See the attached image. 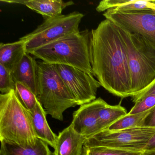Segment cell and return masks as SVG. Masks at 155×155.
Returning <instances> with one entry per match:
<instances>
[{
	"label": "cell",
	"mask_w": 155,
	"mask_h": 155,
	"mask_svg": "<svg viewBox=\"0 0 155 155\" xmlns=\"http://www.w3.org/2000/svg\"><path fill=\"white\" fill-rule=\"evenodd\" d=\"M90 58L92 74L101 87L122 98L131 97L127 44L120 28L109 20L91 30Z\"/></svg>",
	"instance_id": "obj_1"
},
{
	"label": "cell",
	"mask_w": 155,
	"mask_h": 155,
	"mask_svg": "<svg viewBox=\"0 0 155 155\" xmlns=\"http://www.w3.org/2000/svg\"><path fill=\"white\" fill-rule=\"evenodd\" d=\"M0 140L25 147H33L38 144L31 112L14 90L0 94Z\"/></svg>",
	"instance_id": "obj_2"
},
{
	"label": "cell",
	"mask_w": 155,
	"mask_h": 155,
	"mask_svg": "<svg viewBox=\"0 0 155 155\" xmlns=\"http://www.w3.org/2000/svg\"><path fill=\"white\" fill-rule=\"evenodd\" d=\"M90 34L88 30L79 31L37 49L29 54L48 64L66 65L92 73Z\"/></svg>",
	"instance_id": "obj_3"
},
{
	"label": "cell",
	"mask_w": 155,
	"mask_h": 155,
	"mask_svg": "<svg viewBox=\"0 0 155 155\" xmlns=\"http://www.w3.org/2000/svg\"><path fill=\"white\" fill-rule=\"evenodd\" d=\"M38 100L47 114L62 121L64 111L78 106L77 102L59 75L55 65L38 62Z\"/></svg>",
	"instance_id": "obj_4"
},
{
	"label": "cell",
	"mask_w": 155,
	"mask_h": 155,
	"mask_svg": "<svg viewBox=\"0 0 155 155\" xmlns=\"http://www.w3.org/2000/svg\"><path fill=\"white\" fill-rule=\"evenodd\" d=\"M119 28L127 48L132 97L155 79V47L140 35Z\"/></svg>",
	"instance_id": "obj_5"
},
{
	"label": "cell",
	"mask_w": 155,
	"mask_h": 155,
	"mask_svg": "<svg viewBox=\"0 0 155 155\" xmlns=\"http://www.w3.org/2000/svg\"><path fill=\"white\" fill-rule=\"evenodd\" d=\"M84 14L74 12L44 19L32 32L20 38L26 43L28 54L51 42L78 33Z\"/></svg>",
	"instance_id": "obj_6"
},
{
	"label": "cell",
	"mask_w": 155,
	"mask_h": 155,
	"mask_svg": "<svg viewBox=\"0 0 155 155\" xmlns=\"http://www.w3.org/2000/svg\"><path fill=\"white\" fill-rule=\"evenodd\" d=\"M155 128L138 127L117 130H102L87 139L84 147H105L134 151H144Z\"/></svg>",
	"instance_id": "obj_7"
},
{
	"label": "cell",
	"mask_w": 155,
	"mask_h": 155,
	"mask_svg": "<svg viewBox=\"0 0 155 155\" xmlns=\"http://www.w3.org/2000/svg\"><path fill=\"white\" fill-rule=\"evenodd\" d=\"M103 15L128 32L142 36L155 47V8L132 11L110 9Z\"/></svg>",
	"instance_id": "obj_8"
},
{
	"label": "cell",
	"mask_w": 155,
	"mask_h": 155,
	"mask_svg": "<svg viewBox=\"0 0 155 155\" xmlns=\"http://www.w3.org/2000/svg\"><path fill=\"white\" fill-rule=\"evenodd\" d=\"M55 66L78 106H81L96 99L98 89L101 86L92 73L66 65Z\"/></svg>",
	"instance_id": "obj_9"
},
{
	"label": "cell",
	"mask_w": 155,
	"mask_h": 155,
	"mask_svg": "<svg viewBox=\"0 0 155 155\" xmlns=\"http://www.w3.org/2000/svg\"><path fill=\"white\" fill-rule=\"evenodd\" d=\"M106 101L101 98L80 106L73 113L71 125L73 129L86 139L101 131L98 119V111Z\"/></svg>",
	"instance_id": "obj_10"
},
{
	"label": "cell",
	"mask_w": 155,
	"mask_h": 155,
	"mask_svg": "<svg viewBox=\"0 0 155 155\" xmlns=\"http://www.w3.org/2000/svg\"><path fill=\"white\" fill-rule=\"evenodd\" d=\"M1 2L25 5L41 14L44 19L61 15L65 8L74 4L72 1L65 2L61 0H1Z\"/></svg>",
	"instance_id": "obj_11"
},
{
	"label": "cell",
	"mask_w": 155,
	"mask_h": 155,
	"mask_svg": "<svg viewBox=\"0 0 155 155\" xmlns=\"http://www.w3.org/2000/svg\"><path fill=\"white\" fill-rule=\"evenodd\" d=\"M86 138L70 125L60 132L54 147L55 155H81Z\"/></svg>",
	"instance_id": "obj_12"
},
{
	"label": "cell",
	"mask_w": 155,
	"mask_h": 155,
	"mask_svg": "<svg viewBox=\"0 0 155 155\" xmlns=\"http://www.w3.org/2000/svg\"><path fill=\"white\" fill-rule=\"evenodd\" d=\"M12 74L15 82L24 84L38 97V61L35 58L26 53Z\"/></svg>",
	"instance_id": "obj_13"
},
{
	"label": "cell",
	"mask_w": 155,
	"mask_h": 155,
	"mask_svg": "<svg viewBox=\"0 0 155 155\" xmlns=\"http://www.w3.org/2000/svg\"><path fill=\"white\" fill-rule=\"evenodd\" d=\"M27 53L26 42L20 39L12 43H1L0 64L12 73Z\"/></svg>",
	"instance_id": "obj_14"
},
{
	"label": "cell",
	"mask_w": 155,
	"mask_h": 155,
	"mask_svg": "<svg viewBox=\"0 0 155 155\" xmlns=\"http://www.w3.org/2000/svg\"><path fill=\"white\" fill-rule=\"evenodd\" d=\"M30 111L34 129L38 138L45 141L49 146L54 148L58 136L50 127L46 119L47 113L38 100L35 107Z\"/></svg>",
	"instance_id": "obj_15"
},
{
	"label": "cell",
	"mask_w": 155,
	"mask_h": 155,
	"mask_svg": "<svg viewBox=\"0 0 155 155\" xmlns=\"http://www.w3.org/2000/svg\"><path fill=\"white\" fill-rule=\"evenodd\" d=\"M155 8V0H103L96 8L98 12L110 9L118 11H132Z\"/></svg>",
	"instance_id": "obj_16"
},
{
	"label": "cell",
	"mask_w": 155,
	"mask_h": 155,
	"mask_svg": "<svg viewBox=\"0 0 155 155\" xmlns=\"http://www.w3.org/2000/svg\"><path fill=\"white\" fill-rule=\"evenodd\" d=\"M121 103V101L118 105L111 106L106 102L100 108L98 119L101 131L108 129L112 124L127 114Z\"/></svg>",
	"instance_id": "obj_17"
},
{
	"label": "cell",
	"mask_w": 155,
	"mask_h": 155,
	"mask_svg": "<svg viewBox=\"0 0 155 155\" xmlns=\"http://www.w3.org/2000/svg\"><path fill=\"white\" fill-rule=\"evenodd\" d=\"M1 142V147L6 155H55L45 141L38 139V144L33 147H25Z\"/></svg>",
	"instance_id": "obj_18"
},
{
	"label": "cell",
	"mask_w": 155,
	"mask_h": 155,
	"mask_svg": "<svg viewBox=\"0 0 155 155\" xmlns=\"http://www.w3.org/2000/svg\"><path fill=\"white\" fill-rule=\"evenodd\" d=\"M150 110L135 114H127L111 125L108 129L110 130H117L140 127L141 121L147 116Z\"/></svg>",
	"instance_id": "obj_19"
},
{
	"label": "cell",
	"mask_w": 155,
	"mask_h": 155,
	"mask_svg": "<svg viewBox=\"0 0 155 155\" xmlns=\"http://www.w3.org/2000/svg\"><path fill=\"white\" fill-rule=\"evenodd\" d=\"M15 91L21 103L28 110H31L35 107L38 97L29 88L20 82H16Z\"/></svg>",
	"instance_id": "obj_20"
},
{
	"label": "cell",
	"mask_w": 155,
	"mask_h": 155,
	"mask_svg": "<svg viewBox=\"0 0 155 155\" xmlns=\"http://www.w3.org/2000/svg\"><path fill=\"white\" fill-rule=\"evenodd\" d=\"M144 151H134L105 147H83L82 155H143Z\"/></svg>",
	"instance_id": "obj_21"
},
{
	"label": "cell",
	"mask_w": 155,
	"mask_h": 155,
	"mask_svg": "<svg viewBox=\"0 0 155 155\" xmlns=\"http://www.w3.org/2000/svg\"><path fill=\"white\" fill-rule=\"evenodd\" d=\"M16 82L12 73L0 64V91L1 94L8 93L15 89Z\"/></svg>",
	"instance_id": "obj_22"
},
{
	"label": "cell",
	"mask_w": 155,
	"mask_h": 155,
	"mask_svg": "<svg viewBox=\"0 0 155 155\" xmlns=\"http://www.w3.org/2000/svg\"><path fill=\"white\" fill-rule=\"evenodd\" d=\"M155 106V95L147 96L135 103L129 114H135L149 110Z\"/></svg>",
	"instance_id": "obj_23"
},
{
	"label": "cell",
	"mask_w": 155,
	"mask_h": 155,
	"mask_svg": "<svg viewBox=\"0 0 155 155\" xmlns=\"http://www.w3.org/2000/svg\"><path fill=\"white\" fill-rule=\"evenodd\" d=\"M153 95H155V79L146 88L131 97L132 101L135 103L145 97Z\"/></svg>",
	"instance_id": "obj_24"
},
{
	"label": "cell",
	"mask_w": 155,
	"mask_h": 155,
	"mask_svg": "<svg viewBox=\"0 0 155 155\" xmlns=\"http://www.w3.org/2000/svg\"><path fill=\"white\" fill-rule=\"evenodd\" d=\"M140 127L155 128V106L150 109L148 114L141 121Z\"/></svg>",
	"instance_id": "obj_25"
},
{
	"label": "cell",
	"mask_w": 155,
	"mask_h": 155,
	"mask_svg": "<svg viewBox=\"0 0 155 155\" xmlns=\"http://www.w3.org/2000/svg\"><path fill=\"white\" fill-rule=\"evenodd\" d=\"M155 150V134L150 138L147 144L145 151H151Z\"/></svg>",
	"instance_id": "obj_26"
},
{
	"label": "cell",
	"mask_w": 155,
	"mask_h": 155,
	"mask_svg": "<svg viewBox=\"0 0 155 155\" xmlns=\"http://www.w3.org/2000/svg\"><path fill=\"white\" fill-rule=\"evenodd\" d=\"M143 155H155V150L144 151Z\"/></svg>",
	"instance_id": "obj_27"
},
{
	"label": "cell",
	"mask_w": 155,
	"mask_h": 155,
	"mask_svg": "<svg viewBox=\"0 0 155 155\" xmlns=\"http://www.w3.org/2000/svg\"><path fill=\"white\" fill-rule=\"evenodd\" d=\"M0 155H6L4 150L1 147V150H0Z\"/></svg>",
	"instance_id": "obj_28"
}]
</instances>
